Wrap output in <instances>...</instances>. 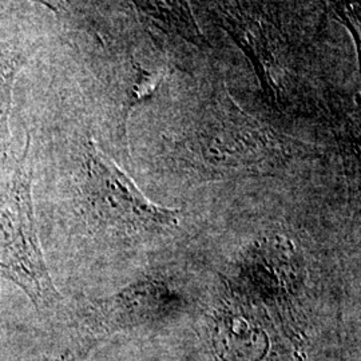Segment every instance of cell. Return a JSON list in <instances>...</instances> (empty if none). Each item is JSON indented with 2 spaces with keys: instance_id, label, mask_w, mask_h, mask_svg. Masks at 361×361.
I'll use <instances>...</instances> for the list:
<instances>
[{
  "instance_id": "6da1fadb",
  "label": "cell",
  "mask_w": 361,
  "mask_h": 361,
  "mask_svg": "<svg viewBox=\"0 0 361 361\" xmlns=\"http://www.w3.org/2000/svg\"><path fill=\"white\" fill-rule=\"evenodd\" d=\"M26 152L10 188L0 195V277L18 285L37 307L61 300L42 252L31 194V162Z\"/></svg>"
},
{
  "instance_id": "7a4b0ae2",
  "label": "cell",
  "mask_w": 361,
  "mask_h": 361,
  "mask_svg": "<svg viewBox=\"0 0 361 361\" xmlns=\"http://www.w3.org/2000/svg\"><path fill=\"white\" fill-rule=\"evenodd\" d=\"M86 201L92 216L106 229L125 237L141 238L178 226V209L153 202L92 141L86 149Z\"/></svg>"
},
{
  "instance_id": "3957f363",
  "label": "cell",
  "mask_w": 361,
  "mask_h": 361,
  "mask_svg": "<svg viewBox=\"0 0 361 361\" xmlns=\"http://www.w3.org/2000/svg\"><path fill=\"white\" fill-rule=\"evenodd\" d=\"M216 19L245 52L264 91L277 101L284 92L285 71L276 30L258 13L247 11L234 1L219 4Z\"/></svg>"
},
{
  "instance_id": "277c9868",
  "label": "cell",
  "mask_w": 361,
  "mask_h": 361,
  "mask_svg": "<svg viewBox=\"0 0 361 361\" xmlns=\"http://www.w3.org/2000/svg\"><path fill=\"white\" fill-rule=\"evenodd\" d=\"M135 4L141 13L164 31L198 47L209 46L194 18L190 0H135Z\"/></svg>"
},
{
  "instance_id": "5b68a950",
  "label": "cell",
  "mask_w": 361,
  "mask_h": 361,
  "mask_svg": "<svg viewBox=\"0 0 361 361\" xmlns=\"http://www.w3.org/2000/svg\"><path fill=\"white\" fill-rule=\"evenodd\" d=\"M134 68H135V78L126 94V98L123 101V109H122L121 129L123 131L125 140H128V122H129L133 109L150 99L161 87V85L166 80V78L173 73V68L170 67L152 71V70H146L138 63L134 65Z\"/></svg>"
},
{
  "instance_id": "8992f818",
  "label": "cell",
  "mask_w": 361,
  "mask_h": 361,
  "mask_svg": "<svg viewBox=\"0 0 361 361\" xmlns=\"http://www.w3.org/2000/svg\"><path fill=\"white\" fill-rule=\"evenodd\" d=\"M325 6L334 13L337 20L347 27L356 42L357 50L360 47V0H324Z\"/></svg>"
},
{
  "instance_id": "52a82bcc",
  "label": "cell",
  "mask_w": 361,
  "mask_h": 361,
  "mask_svg": "<svg viewBox=\"0 0 361 361\" xmlns=\"http://www.w3.org/2000/svg\"><path fill=\"white\" fill-rule=\"evenodd\" d=\"M15 61L10 50H3L0 47V114L4 110L8 111V104L11 98Z\"/></svg>"
},
{
  "instance_id": "ba28073f",
  "label": "cell",
  "mask_w": 361,
  "mask_h": 361,
  "mask_svg": "<svg viewBox=\"0 0 361 361\" xmlns=\"http://www.w3.org/2000/svg\"><path fill=\"white\" fill-rule=\"evenodd\" d=\"M34 1H39L44 6H47L49 8H51L52 11H59L61 8L66 7V4L70 1V0H34Z\"/></svg>"
}]
</instances>
